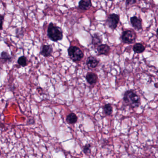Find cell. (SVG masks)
Returning a JSON list of instances; mask_svg holds the SVG:
<instances>
[{"mask_svg":"<svg viewBox=\"0 0 158 158\" xmlns=\"http://www.w3.org/2000/svg\"><path fill=\"white\" fill-rule=\"evenodd\" d=\"M124 102L132 109L138 108L141 103V98L132 90L127 91L123 96Z\"/></svg>","mask_w":158,"mask_h":158,"instance_id":"cell-1","label":"cell"},{"mask_svg":"<svg viewBox=\"0 0 158 158\" xmlns=\"http://www.w3.org/2000/svg\"><path fill=\"white\" fill-rule=\"evenodd\" d=\"M48 36L51 40L54 42L61 40L63 38V33L60 28L51 22L48 29Z\"/></svg>","mask_w":158,"mask_h":158,"instance_id":"cell-2","label":"cell"},{"mask_svg":"<svg viewBox=\"0 0 158 158\" xmlns=\"http://www.w3.org/2000/svg\"><path fill=\"white\" fill-rule=\"evenodd\" d=\"M68 53L70 58L73 61H79L84 56L81 50L76 46H71L68 49Z\"/></svg>","mask_w":158,"mask_h":158,"instance_id":"cell-3","label":"cell"},{"mask_svg":"<svg viewBox=\"0 0 158 158\" xmlns=\"http://www.w3.org/2000/svg\"><path fill=\"white\" fill-rule=\"evenodd\" d=\"M137 37V34L134 31L127 30L122 33L121 39L124 43L131 44L135 42Z\"/></svg>","mask_w":158,"mask_h":158,"instance_id":"cell-4","label":"cell"},{"mask_svg":"<svg viewBox=\"0 0 158 158\" xmlns=\"http://www.w3.org/2000/svg\"><path fill=\"white\" fill-rule=\"evenodd\" d=\"M120 21V16L118 14L112 13L110 14L106 21V25L112 30L117 29Z\"/></svg>","mask_w":158,"mask_h":158,"instance_id":"cell-5","label":"cell"},{"mask_svg":"<svg viewBox=\"0 0 158 158\" xmlns=\"http://www.w3.org/2000/svg\"><path fill=\"white\" fill-rule=\"evenodd\" d=\"M130 22L134 29L137 31L141 30L142 29V22L140 19L137 16H133L130 18Z\"/></svg>","mask_w":158,"mask_h":158,"instance_id":"cell-6","label":"cell"},{"mask_svg":"<svg viewBox=\"0 0 158 158\" xmlns=\"http://www.w3.org/2000/svg\"><path fill=\"white\" fill-rule=\"evenodd\" d=\"M99 55H109L110 52V48L107 44H100L97 48Z\"/></svg>","mask_w":158,"mask_h":158,"instance_id":"cell-7","label":"cell"},{"mask_svg":"<svg viewBox=\"0 0 158 158\" xmlns=\"http://www.w3.org/2000/svg\"><path fill=\"white\" fill-rule=\"evenodd\" d=\"M53 52V48L51 45H44L40 52V54L44 57L51 56Z\"/></svg>","mask_w":158,"mask_h":158,"instance_id":"cell-8","label":"cell"},{"mask_svg":"<svg viewBox=\"0 0 158 158\" xmlns=\"http://www.w3.org/2000/svg\"><path fill=\"white\" fill-rule=\"evenodd\" d=\"M99 61L95 57L90 56L87 58L86 60V65L88 68L90 69H94L98 65Z\"/></svg>","mask_w":158,"mask_h":158,"instance_id":"cell-9","label":"cell"},{"mask_svg":"<svg viewBox=\"0 0 158 158\" xmlns=\"http://www.w3.org/2000/svg\"><path fill=\"white\" fill-rule=\"evenodd\" d=\"M85 78L87 82L91 85L95 84L98 81V75L93 72H88L86 75Z\"/></svg>","mask_w":158,"mask_h":158,"instance_id":"cell-10","label":"cell"},{"mask_svg":"<svg viewBox=\"0 0 158 158\" xmlns=\"http://www.w3.org/2000/svg\"><path fill=\"white\" fill-rule=\"evenodd\" d=\"M91 6V0H80L79 3V8L83 10H89Z\"/></svg>","mask_w":158,"mask_h":158,"instance_id":"cell-11","label":"cell"},{"mask_svg":"<svg viewBox=\"0 0 158 158\" xmlns=\"http://www.w3.org/2000/svg\"><path fill=\"white\" fill-rule=\"evenodd\" d=\"M102 42V36L99 33H95L92 36V44L94 46H98Z\"/></svg>","mask_w":158,"mask_h":158,"instance_id":"cell-12","label":"cell"},{"mask_svg":"<svg viewBox=\"0 0 158 158\" xmlns=\"http://www.w3.org/2000/svg\"><path fill=\"white\" fill-rule=\"evenodd\" d=\"M66 121L71 124L76 123L78 121V117L74 113H71L67 115L66 118Z\"/></svg>","mask_w":158,"mask_h":158,"instance_id":"cell-13","label":"cell"},{"mask_svg":"<svg viewBox=\"0 0 158 158\" xmlns=\"http://www.w3.org/2000/svg\"><path fill=\"white\" fill-rule=\"evenodd\" d=\"M145 50V48L142 44L137 43L134 44L133 47V51L136 53H141Z\"/></svg>","mask_w":158,"mask_h":158,"instance_id":"cell-14","label":"cell"},{"mask_svg":"<svg viewBox=\"0 0 158 158\" xmlns=\"http://www.w3.org/2000/svg\"><path fill=\"white\" fill-rule=\"evenodd\" d=\"M103 112L106 116H110L113 113V108L110 103L106 104L103 107Z\"/></svg>","mask_w":158,"mask_h":158,"instance_id":"cell-15","label":"cell"},{"mask_svg":"<svg viewBox=\"0 0 158 158\" xmlns=\"http://www.w3.org/2000/svg\"><path fill=\"white\" fill-rule=\"evenodd\" d=\"M1 59L4 62H6L10 61L11 60V57L7 52L3 51L1 53Z\"/></svg>","mask_w":158,"mask_h":158,"instance_id":"cell-16","label":"cell"},{"mask_svg":"<svg viewBox=\"0 0 158 158\" xmlns=\"http://www.w3.org/2000/svg\"><path fill=\"white\" fill-rule=\"evenodd\" d=\"M18 64L22 67H25L27 66V58L25 56H21L18 59L17 61Z\"/></svg>","mask_w":158,"mask_h":158,"instance_id":"cell-17","label":"cell"},{"mask_svg":"<svg viewBox=\"0 0 158 158\" xmlns=\"http://www.w3.org/2000/svg\"><path fill=\"white\" fill-rule=\"evenodd\" d=\"M91 146L90 144H86L83 146V150L86 155H90L91 154Z\"/></svg>","mask_w":158,"mask_h":158,"instance_id":"cell-18","label":"cell"},{"mask_svg":"<svg viewBox=\"0 0 158 158\" xmlns=\"http://www.w3.org/2000/svg\"><path fill=\"white\" fill-rule=\"evenodd\" d=\"M137 2V0H126V3L127 6L133 5Z\"/></svg>","mask_w":158,"mask_h":158,"instance_id":"cell-19","label":"cell"},{"mask_svg":"<svg viewBox=\"0 0 158 158\" xmlns=\"http://www.w3.org/2000/svg\"><path fill=\"white\" fill-rule=\"evenodd\" d=\"M4 15H3V14L1 15V30L2 29V25H3V21L4 20Z\"/></svg>","mask_w":158,"mask_h":158,"instance_id":"cell-20","label":"cell"},{"mask_svg":"<svg viewBox=\"0 0 158 158\" xmlns=\"http://www.w3.org/2000/svg\"><path fill=\"white\" fill-rule=\"evenodd\" d=\"M34 122H35V121H34V119L30 118L28 120L27 123H28V124H30H30H34Z\"/></svg>","mask_w":158,"mask_h":158,"instance_id":"cell-21","label":"cell"},{"mask_svg":"<svg viewBox=\"0 0 158 158\" xmlns=\"http://www.w3.org/2000/svg\"><path fill=\"white\" fill-rule=\"evenodd\" d=\"M156 34H157V36H158V28L157 29V30H156Z\"/></svg>","mask_w":158,"mask_h":158,"instance_id":"cell-22","label":"cell"},{"mask_svg":"<svg viewBox=\"0 0 158 158\" xmlns=\"http://www.w3.org/2000/svg\"><path fill=\"white\" fill-rule=\"evenodd\" d=\"M109 1H114V0H108Z\"/></svg>","mask_w":158,"mask_h":158,"instance_id":"cell-23","label":"cell"}]
</instances>
